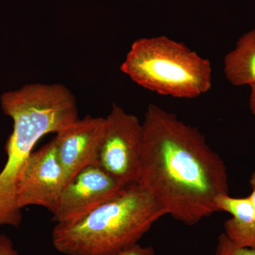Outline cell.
Segmentation results:
<instances>
[{"instance_id":"cell-1","label":"cell","mask_w":255,"mask_h":255,"mask_svg":"<svg viewBox=\"0 0 255 255\" xmlns=\"http://www.w3.org/2000/svg\"><path fill=\"white\" fill-rule=\"evenodd\" d=\"M142 125L139 184L166 214L187 226L218 212L216 198L228 194L227 168L205 136L155 105Z\"/></svg>"},{"instance_id":"cell-2","label":"cell","mask_w":255,"mask_h":255,"mask_svg":"<svg viewBox=\"0 0 255 255\" xmlns=\"http://www.w3.org/2000/svg\"><path fill=\"white\" fill-rule=\"evenodd\" d=\"M1 110L13 121L5 145L6 159L0 172V225L22 219L16 199V184L25 162L42 137L58 133L78 120L75 96L60 84H29L0 97Z\"/></svg>"},{"instance_id":"cell-3","label":"cell","mask_w":255,"mask_h":255,"mask_svg":"<svg viewBox=\"0 0 255 255\" xmlns=\"http://www.w3.org/2000/svg\"><path fill=\"white\" fill-rule=\"evenodd\" d=\"M165 211L140 184L74 221L56 223L52 242L66 255H118L138 242Z\"/></svg>"},{"instance_id":"cell-4","label":"cell","mask_w":255,"mask_h":255,"mask_svg":"<svg viewBox=\"0 0 255 255\" xmlns=\"http://www.w3.org/2000/svg\"><path fill=\"white\" fill-rule=\"evenodd\" d=\"M121 70L143 88L176 98H196L212 86L211 62L164 36L134 41Z\"/></svg>"},{"instance_id":"cell-5","label":"cell","mask_w":255,"mask_h":255,"mask_svg":"<svg viewBox=\"0 0 255 255\" xmlns=\"http://www.w3.org/2000/svg\"><path fill=\"white\" fill-rule=\"evenodd\" d=\"M143 130L135 116L113 105L105 118L97 164L124 187L138 184Z\"/></svg>"},{"instance_id":"cell-6","label":"cell","mask_w":255,"mask_h":255,"mask_svg":"<svg viewBox=\"0 0 255 255\" xmlns=\"http://www.w3.org/2000/svg\"><path fill=\"white\" fill-rule=\"evenodd\" d=\"M66 184L53 138L32 152L25 162L16 181L18 207L21 210L28 206H41L53 214Z\"/></svg>"},{"instance_id":"cell-7","label":"cell","mask_w":255,"mask_h":255,"mask_svg":"<svg viewBox=\"0 0 255 255\" xmlns=\"http://www.w3.org/2000/svg\"><path fill=\"white\" fill-rule=\"evenodd\" d=\"M125 187L97 164L87 166L63 188L53 214V221L58 223L78 219L117 195Z\"/></svg>"},{"instance_id":"cell-8","label":"cell","mask_w":255,"mask_h":255,"mask_svg":"<svg viewBox=\"0 0 255 255\" xmlns=\"http://www.w3.org/2000/svg\"><path fill=\"white\" fill-rule=\"evenodd\" d=\"M104 127L105 118L87 116L57 133V155L67 183L81 169L97 164Z\"/></svg>"},{"instance_id":"cell-9","label":"cell","mask_w":255,"mask_h":255,"mask_svg":"<svg viewBox=\"0 0 255 255\" xmlns=\"http://www.w3.org/2000/svg\"><path fill=\"white\" fill-rule=\"evenodd\" d=\"M215 203L218 211L232 216L224 224V234L232 246L255 248V207L249 196L234 198L223 194Z\"/></svg>"},{"instance_id":"cell-10","label":"cell","mask_w":255,"mask_h":255,"mask_svg":"<svg viewBox=\"0 0 255 255\" xmlns=\"http://www.w3.org/2000/svg\"><path fill=\"white\" fill-rule=\"evenodd\" d=\"M224 74L234 86L255 83V28L245 33L224 59Z\"/></svg>"},{"instance_id":"cell-11","label":"cell","mask_w":255,"mask_h":255,"mask_svg":"<svg viewBox=\"0 0 255 255\" xmlns=\"http://www.w3.org/2000/svg\"><path fill=\"white\" fill-rule=\"evenodd\" d=\"M216 255H255V248H236L223 233L219 238Z\"/></svg>"},{"instance_id":"cell-12","label":"cell","mask_w":255,"mask_h":255,"mask_svg":"<svg viewBox=\"0 0 255 255\" xmlns=\"http://www.w3.org/2000/svg\"><path fill=\"white\" fill-rule=\"evenodd\" d=\"M118 255H155V251L152 247H142L137 244Z\"/></svg>"},{"instance_id":"cell-13","label":"cell","mask_w":255,"mask_h":255,"mask_svg":"<svg viewBox=\"0 0 255 255\" xmlns=\"http://www.w3.org/2000/svg\"><path fill=\"white\" fill-rule=\"evenodd\" d=\"M0 255H18L12 242L4 235H0Z\"/></svg>"},{"instance_id":"cell-14","label":"cell","mask_w":255,"mask_h":255,"mask_svg":"<svg viewBox=\"0 0 255 255\" xmlns=\"http://www.w3.org/2000/svg\"><path fill=\"white\" fill-rule=\"evenodd\" d=\"M251 96H250V107L252 113L255 117V83L251 85Z\"/></svg>"},{"instance_id":"cell-15","label":"cell","mask_w":255,"mask_h":255,"mask_svg":"<svg viewBox=\"0 0 255 255\" xmlns=\"http://www.w3.org/2000/svg\"><path fill=\"white\" fill-rule=\"evenodd\" d=\"M250 184L252 188V193L249 197L255 207V169L250 179Z\"/></svg>"}]
</instances>
